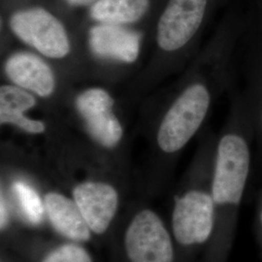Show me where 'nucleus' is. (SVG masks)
Here are the masks:
<instances>
[{
    "instance_id": "10",
    "label": "nucleus",
    "mask_w": 262,
    "mask_h": 262,
    "mask_svg": "<svg viewBox=\"0 0 262 262\" xmlns=\"http://www.w3.org/2000/svg\"><path fill=\"white\" fill-rule=\"evenodd\" d=\"M44 207L51 224L59 234L78 242L90 239L91 228L75 201L58 193H48Z\"/></svg>"
},
{
    "instance_id": "18",
    "label": "nucleus",
    "mask_w": 262,
    "mask_h": 262,
    "mask_svg": "<svg viewBox=\"0 0 262 262\" xmlns=\"http://www.w3.org/2000/svg\"><path fill=\"white\" fill-rule=\"evenodd\" d=\"M256 46L258 48V50H259V52H260V54L262 55V40L260 42L256 43Z\"/></svg>"
},
{
    "instance_id": "14",
    "label": "nucleus",
    "mask_w": 262,
    "mask_h": 262,
    "mask_svg": "<svg viewBox=\"0 0 262 262\" xmlns=\"http://www.w3.org/2000/svg\"><path fill=\"white\" fill-rule=\"evenodd\" d=\"M13 188L25 216L31 224H40L45 207H43L37 192L21 182L15 183Z\"/></svg>"
},
{
    "instance_id": "11",
    "label": "nucleus",
    "mask_w": 262,
    "mask_h": 262,
    "mask_svg": "<svg viewBox=\"0 0 262 262\" xmlns=\"http://www.w3.org/2000/svg\"><path fill=\"white\" fill-rule=\"evenodd\" d=\"M34 97L28 92L13 85H3L0 89V121L1 123H13L30 133H42L45 124L27 118L24 113L34 107Z\"/></svg>"
},
{
    "instance_id": "7",
    "label": "nucleus",
    "mask_w": 262,
    "mask_h": 262,
    "mask_svg": "<svg viewBox=\"0 0 262 262\" xmlns=\"http://www.w3.org/2000/svg\"><path fill=\"white\" fill-rule=\"evenodd\" d=\"M73 197L91 230L97 234L105 232L118 208L116 189L103 183L86 182L74 188Z\"/></svg>"
},
{
    "instance_id": "15",
    "label": "nucleus",
    "mask_w": 262,
    "mask_h": 262,
    "mask_svg": "<svg viewBox=\"0 0 262 262\" xmlns=\"http://www.w3.org/2000/svg\"><path fill=\"white\" fill-rule=\"evenodd\" d=\"M43 262H92V258L82 247L69 244L56 249Z\"/></svg>"
},
{
    "instance_id": "4",
    "label": "nucleus",
    "mask_w": 262,
    "mask_h": 262,
    "mask_svg": "<svg viewBox=\"0 0 262 262\" xmlns=\"http://www.w3.org/2000/svg\"><path fill=\"white\" fill-rule=\"evenodd\" d=\"M127 255L132 262H172L173 246L159 216L150 210L137 214L125 235Z\"/></svg>"
},
{
    "instance_id": "5",
    "label": "nucleus",
    "mask_w": 262,
    "mask_h": 262,
    "mask_svg": "<svg viewBox=\"0 0 262 262\" xmlns=\"http://www.w3.org/2000/svg\"><path fill=\"white\" fill-rule=\"evenodd\" d=\"M214 199L205 192L188 191L176 202L173 231L182 245L205 242L214 225Z\"/></svg>"
},
{
    "instance_id": "3",
    "label": "nucleus",
    "mask_w": 262,
    "mask_h": 262,
    "mask_svg": "<svg viewBox=\"0 0 262 262\" xmlns=\"http://www.w3.org/2000/svg\"><path fill=\"white\" fill-rule=\"evenodd\" d=\"M10 27L19 39L44 56L61 58L70 51L66 29L47 10L32 8L17 12L10 19Z\"/></svg>"
},
{
    "instance_id": "6",
    "label": "nucleus",
    "mask_w": 262,
    "mask_h": 262,
    "mask_svg": "<svg viewBox=\"0 0 262 262\" xmlns=\"http://www.w3.org/2000/svg\"><path fill=\"white\" fill-rule=\"evenodd\" d=\"M77 108L91 135L104 147L112 148L122 139V128L113 114L114 100L101 89H91L77 98Z\"/></svg>"
},
{
    "instance_id": "1",
    "label": "nucleus",
    "mask_w": 262,
    "mask_h": 262,
    "mask_svg": "<svg viewBox=\"0 0 262 262\" xmlns=\"http://www.w3.org/2000/svg\"><path fill=\"white\" fill-rule=\"evenodd\" d=\"M254 132L253 114L245 92H237L219 141L212 196L216 204H238L250 172V136Z\"/></svg>"
},
{
    "instance_id": "8",
    "label": "nucleus",
    "mask_w": 262,
    "mask_h": 262,
    "mask_svg": "<svg viewBox=\"0 0 262 262\" xmlns=\"http://www.w3.org/2000/svg\"><path fill=\"white\" fill-rule=\"evenodd\" d=\"M90 46L98 56L133 62L139 55V35L118 25L102 24L90 31Z\"/></svg>"
},
{
    "instance_id": "2",
    "label": "nucleus",
    "mask_w": 262,
    "mask_h": 262,
    "mask_svg": "<svg viewBox=\"0 0 262 262\" xmlns=\"http://www.w3.org/2000/svg\"><path fill=\"white\" fill-rule=\"evenodd\" d=\"M209 0H170L160 16L157 40L170 54L191 46L202 27Z\"/></svg>"
},
{
    "instance_id": "17",
    "label": "nucleus",
    "mask_w": 262,
    "mask_h": 262,
    "mask_svg": "<svg viewBox=\"0 0 262 262\" xmlns=\"http://www.w3.org/2000/svg\"><path fill=\"white\" fill-rule=\"evenodd\" d=\"M66 2L72 6H88L93 4L97 0H66Z\"/></svg>"
},
{
    "instance_id": "12",
    "label": "nucleus",
    "mask_w": 262,
    "mask_h": 262,
    "mask_svg": "<svg viewBox=\"0 0 262 262\" xmlns=\"http://www.w3.org/2000/svg\"><path fill=\"white\" fill-rule=\"evenodd\" d=\"M148 8L149 0H97L91 16L102 24L120 26L137 21Z\"/></svg>"
},
{
    "instance_id": "19",
    "label": "nucleus",
    "mask_w": 262,
    "mask_h": 262,
    "mask_svg": "<svg viewBox=\"0 0 262 262\" xmlns=\"http://www.w3.org/2000/svg\"><path fill=\"white\" fill-rule=\"evenodd\" d=\"M261 220H262V215H261Z\"/></svg>"
},
{
    "instance_id": "9",
    "label": "nucleus",
    "mask_w": 262,
    "mask_h": 262,
    "mask_svg": "<svg viewBox=\"0 0 262 262\" xmlns=\"http://www.w3.org/2000/svg\"><path fill=\"white\" fill-rule=\"evenodd\" d=\"M5 71L10 79L41 97H47L55 90V77L51 68L38 56L19 53L6 62Z\"/></svg>"
},
{
    "instance_id": "16",
    "label": "nucleus",
    "mask_w": 262,
    "mask_h": 262,
    "mask_svg": "<svg viewBox=\"0 0 262 262\" xmlns=\"http://www.w3.org/2000/svg\"><path fill=\"white\" fill-rule=\"evenodd\" d=\"M7 222H8L7 207L2 199V201H1V228H3L5 225H7Z\"/></svg>"
},
{
    "instance_id": "13",
    "label": "nucleus",
    "mask_w": 262,
    "mask_h": 262,
    "mask_svg": "<svg viewBox=\"0 0 262 262\" xmlns=\"http://www.w3.org/2000/svg\"><path fill=\"white\" fill-rule=\"evenodd\" d=\"M244 92L252 109L254 131L262 135V55L257 46L249 58L247 85Z\"/></svg>"
}]
</instances>
